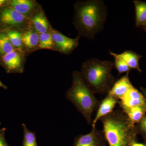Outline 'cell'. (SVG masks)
I'll return each instance as SVG.
<instances>
[{
	"instance_id": "obj_1",
	"label": "cell",
	"mask_w": 146,
	"mask_h": 146,
	"mask_svg": "<svg viewBox=\"0 0 146 146\" xmlns=\"http://www.w3.org/2000/svg\"><path fill=\"white\" fill-rule=\"evenodd\" d=\"M99 121L109 146H131L137 141L135 125L121 109L114 110Z\"/></svg>"
},
{
	"instance_id": "obj_2",
	"label": "cell",
	"mask_w": 146,
	"mask_h": 146,
	"mask_svg": "<svg viewBox=\"0 0 146 146\" xmlns=\"http://www.w3.org/2000/svg\"><path fill=\"white\" fill-rule=\"evenodd\" d=\"M107 16V9L100 0L78 3L75 7V25L79 34L90 39L101 31Z\"/></svg>"
},
{
	"instance_id": "obj_3",
	"label": "cell",
	"mask_w": 146,
	"mask_h": 146,
	"mask_svg": "<svg viewBox=\"0 0 146 146\" xmlns=\"http://www.w3.org/2000/svg\"><path fill=\"white\" fill-rule=\"evenodd\" d=\"M114 63L110 60L92 58L82 64L80 75L94 94L108 95L115 82L112 70Z\"/></svg>"
},
{
	"instance_id": "obj_4",
	"label": "cell",
	"mask_w": 146,
	"mask_h": 146,
	"mask_svg": "<svg viewBox=\"0 0 146 146\" xmlns=\"http://www.w3.org/2000/svg\"><path fill=\"white\" fill-rule=\"evenodd\" d=\"M72 76V86L67 90L65 97L82 114L87 123L91 125L92 114L98 109L100 102L84 81L80 72L74 71Z\"/></svg>"
},
{
	"instance_id": "obj_5",
	"label": "cell",
	"mask_w": 146,
	"mask_h": 146,
	"mask_svg": "<svg viewBox=\"0 0 146 146\" xmlns=\"http://www.w3.org/2000/svg\"><path fill=\"white\" fill-rule=\"evenodd\" d=\"M30 21L9 7L0 9V30L15 29L21 31L29 26Z\"/></svg>"
},
{
	"instance_id": "obj_6",
	"label": "cell",
	"mask_w": 146,
	"mask_h": 146,
	"mask_svg": "<svg viewBox=\"0 0 146 146\" xmlns=\"http://www.w3.org/2000/svg\"><path fill=\"white\" fill-rule=\"evenodd\" d=\"M25 52L15 49L12 52L0 57V65L7 74L20 73L24 71Z\"/></svg>"
},
{
	"instance_id": "obj_7",
	"label": "cell",
	"mask_w": 146,
	"mask_h": 146,
	"mask_svg": "<svg viewBox=\"0 0 146 146\" xmlns=\"http://www.w3.org/2000/svg\"><path fill=\"white\" fill-rule=\"evenodd\" d=\"M106 143L102 130L95 127L89 133L76 136L72 146H106Z\"/></svg>"
},
{
	"instance_id": "obj_8",
	"label": "cell",
	"mask_w": 146,
	"mask_h": 146,
	"mask_svg": "<svg viewBox=\"0 0 146 146\" xmlns=\"http://www.w3.org/2000/svg\"><path fill=\"white\" fill-rule=\"evenodd\" d=\"M50 33L55 50L62 53L69 54L78 45L79 37L72 39L54 30H51Z\"/></svg>"
},
{
	"instance_id": "obj_9",
	"label": "cell",
	"mask_w": 146,
	"mask_h": 146,
	"mask_svg": "<svg viewBox=\"0 0 146 146\" xmlns=\"http://www.w3.org/2000/svg\"><path fill=\"white\" fill-rule=\"evenodd\" d=\"M8 7L13 9L18 13L30 19L37 12V4L32 0H11L9 1Z\"/></svg>"
},
{
	"instance_id": "obj_10",
	"label": "cell",
	"mask_w": 146,
	"mask_h": 146,
	"mask_svg": "<svg viewBox=\"0 0 146 146\" xmlns=\"http://www.w3.org/2000/svg\"><path fill=\"white\" fill-rule=\"evenodd\" d=\"M120 107L132 108L136 106L146 107V100L143 95L133 86L119 101Z\"/></svg>"
},
{
	"instance_id": "obj_11",
	"label": "cell",
	"mask_w": 146,
	"mask_h": 146,
	"mask_svg": "<svg viewBox=\"0 0 146 146\" xmlns=\"http://www.w3.org/2000/svg\"><path fill=\"white\" fill-rule=\"evenodd\" d=\"M119 101L112 95L109 94H108L100 103L96 117L92 121L91 125L92 127H96L97 122L99 121L101 118L113 112L115 106L119 102Z\"/></svg>"
},
{
	"instance_id": "obj_12",
	"label": "cell",
	"mask_w": 146,
	"mask_h": 146,
	"mask_svg": "<svg viewBox=\"0 0 146 146\" xmlns=\"http://www.w3.org/2000/svg\"><path fill=\"white\" fill-rule=\"evenodd\" d=\"M129 74V72L126 73L115 82L109 93L119 100L121 99L128 91L133 86L131 82Z\"/></svg>"
},
{
	"instance_id": "obj_13",
	"label": "cell",
	"mask_w": 146,
	"mask_h": 146,
	"mask_svg": "<svg viewBox=\"0 0 146 146\" xmlns=\"http://www.w3.org/2000/svg\"><path fill=\"white\" fill-rule=\"evenodd\" d=\"M30 25L39 34L50 32L51 29L48 21L42 10L38 11L31 18Z\"/></svg>"
},
{
	"instance_id": "obj_14",
	"label": "cell",
	"mask_w": 146,
	"mask_h": 146,
	"mask_svg": "<svg viewBox=\"0 0 146 146\" xmlns=\"http://www.w3.org/2000/svg\"><path fill=\"white\" fill-rule=\"evenodd\" d=\"M22 40L24 48L27 51H33L39 49V34L32 29L25 30L22 33Z\"/></svg>"
},
{
	"instance_id": "obj_15",
	"label": "cell",
	"mask_w": 146,
	"mask_h": 146,
	"mask_svg": "<svg viewBox=\"0 0 146 146\" xmlns=\"http://www.w3.org/2000/svg\"><path fill=\"white\" fill-rule=\"evenodd\" d=\"M114 54L117 57L125 61L131 69H135L138 72L142 73L140 68L139 61L142 56L131 50H126L120 54L115 53Z\"/></svg>"
},
{
	"instance_id": "obj_16",
	"label": "cell",
	"mask_w": 146,
	"mask_h": 146,
	"mask_svg": "<svg viewBox=\"0 0 146 146\" xmlns=\"http://www.w3.org/2000/svg\"><path fill=\"white\" fill-rule=\"evenodd\" d=\"M121 109L135 125L141 121L146 113V107L145 106L122 108Z\"/></svg>"
},
{
	"instance_id": "obj_17",
	"label": "cell",
	"mask_w": 146,
	"mask_h": 146,
	"mask_svg": "<svg viewBox=\"0 0 146 146\" xmlns=\"http://www.w3.org/2000/svg\"><path fill=\"white\" fill-rule=\"evenodd\" d=\"M136 11V26L143 27L146 23V2L133 1Z\"/></svg>"
},
{
	"instance_id": "obj_18",
	"label": "cell",
	"mask_w": 146,
	"mask_h": 146,
	"mask_svg": "<svg viewBox=\"0 0 146 146\" xmlns=\"http://www.w3.org/2000/svg\"><path fill=\"white\" fill-rule=\"evenodd\" d=\"M1 31L4 32L7 35L15 49L24 51L23 44L22 40V33L21 31L15 29H8Z\"/></svg>"
},
{
	"instance_id": "obj_19",
	"label": "cell",
	"mask_w": 146,
	"mask_h": 146,
	"mask_svg": "<svg viewBox=\"0 0 146 146\" xmlns=\"http://www.w3.org/2000/svg\"><path fill=\"white\" fill-rule=\"evenodd\" d=\"M15 50L7 35L4 32L0 30V57Z\"/></svg>"
},
{
	"instance_id": "obj_20",
	"label": "cell",
	"mask_w": 146,
	"mask_h": 146,
	"mask_svg": "<svg viewBox=\"0 0 146 146\" xmlns=\"http://www.w3.org/2000/svg\"><path fill=\"white\" fill-rule=\"evenodd\" d=\"M22 126L23 132V146H38L36 133L29 129L24 123L22 124Z\"/></svg>"
},
{
	"instance_id": "obj_21",
	"label": "cell",
	"mask_w": 146,
	"mask_h": 146,
	"mask_svg": "<svg viewBox=\"0 0 146 146\" xmlns=\"http://www.w3.org/2000/svg\"><path fill=\"white\" fill-rule=\"evenodd\" d=\"M54 44L50 32L39 34V49L53 50Z\"/></svg>"
},
{
	"instance_id": "obj_22",
	"label": "cell",
	"mask_w": 146,
	"mask_h": 146,
	"mask_svg": "<svg viewBox=\"0 0 146 146\" xmlns=\"http://www.w3.org/2000/svg\"><path fill=\"white\" fill-rule=\"evenodd\" d=\"M110 54L115 58V68L117 69L119 74L123 73L129 72L131 68L127 65V64L122 59H121L117 57L114 54L113 52H109Z\"/></svg>"
},
{
	"instance_id": "obj_23",
	"label": "cell",
	"mask_w": 146,
	"mask_h": 146,
	"mask_svg": "<svg viewBox=\"0 0 146 146\" xmlns=\"http://www.w3.org/2000/svg\"><path fill=\"white\" fill-rule=\"evenodd\" d=\"M135 127L138 134H141L145 142H146V113L141 121L135 125Z\"/></svg>"
},
{
	"instance_id": "obj_24",
	"label": "cell",
	"mask_w": 146,
	"mask_h": 146,
	"mask_svg": "<svg viewBox=\"0 0 146 146\" xmlns=\"http://www.w3.org/2000/svg\"><path fill=\"white\" fill-rule=\"evenodd\" d=\"M6 129L3 127L0 129V146H10L6 141L5 134Z\"/></svg>"
},
{
	"instance_id": "obj_25",
	"label": "cell",
	"mask_w": 146,
	"mask_h": 146,
	"mask_svg": "<svg viewBox=\"0 0 146 146\" xmlns=\"http://www.w3.org/2000/svg\"><path fill=\"white\" fill-rule=\"evenodd\" d=\"M9 1L0 0V9L4 8L8 6Z\"/></svg>"
},
{
	"instance_id": "obj_26",
	"label": "cell",
	"mask_w": 146,
	"mask_h": 146,
	"mask_svg": "<svg viewBox=\"0 0 146 146\" xmlns=\"http://www.w3.org/2000/svg\"><path fill=\"white\" fill-rule=\"evenodd\" d=\"M141 93L143 95L144 97H145V99L146 100V88H144V87H141L140 88Z\"/></svg>"
},
{
	"instance_id": "obj_27",
	"label": "cell",
	"mask_w": 146,
	"mask_h": 146,
	"mask_svg": "<svg viewBox=\"0 0 146 146\" xmlns=\"http://www.w3.org/2000/svg\"><path fill=\"white\" fill-rule=\"evenodd\" d=\"M131 146H146L145 143H139L137 141L133 142Z\"/></svg>"
},
{
	"instance_id": "obj_28",
	"label": "cell",
	"mask_w": 146,
	"mask_h": 146,
	"mask_svg": "<svg viewBox=\"0 0 146 146\" xmlns=\"http://www.w3.org/2000/svg\"><path fill=\"white\" fill-rule=\"evenodd\" d=\"M0 87H1V88L5 89H7V86H6L5 84H4L1 80H0Z\"/></svg>"
},
{
	"instance_id": "obj_29",
	"label": "cell",
	"mask_w": 146,
	"mask_h": 146,
	"mask_svg": "<svg viewBox=\"0 0 146 146\" xmlns=\"http://www.w3.org/2000/svg\"><path fill=\"white\" fill-rule=\"evenodd\" d=\"M142 28H143V29L144 30V31H145L146 32V23L145 24V25L142 27Z\"/></svg>"
},
{
	"instance_id": "obj_30",
	"label": "cell",
	"mask_w": 146,
	"mask_h": 146,
	"mask_svg": "<svg viewBox=\"0 0 146 146\" xmlns=\"http://www.w3.org/2000/svg\"><path fill=\"white\" fill-rule=\"evenodd\" d=\"M1 121H0V125H1Z\"/></svg>"
},
{
	"instance_id": "obj_31",
	"label": "cell",
	"mask_w": 146,
	"mask_h": 146,
	"mask_svg": "<svg viewBox=\"0 0 146 146\" xmlns=\"http://www.w3.org/2000/svg\"><path fill=\"white\" fill-rule=\"evenodd\" d=\"M145 145L146 146V142H145Z\"/></svg>"
}]
</instances>
